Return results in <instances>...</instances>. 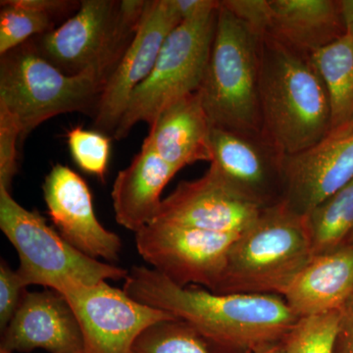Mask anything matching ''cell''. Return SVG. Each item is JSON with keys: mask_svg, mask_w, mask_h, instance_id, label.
I'll use <instances>...</instances> for the list:
<instances>
[{"mask_svg": "<svg viewBox=\"0 0 353 353\" xmlns=\"http://www.w3.org/2000/svg\"><path fill=\"white\" fill-rule=\"evenodd\" d=\"M124 281L123 290L134 301L170 313L206 343L241 353L281 343L299 319L281 296L181 287L145 266L132 267Z\"/></svg>", "mask_w": 353, "mask_h": 353, "instance_id": "obj_1", "label": "cell"}, {"mask_svg": "<svg viewBox=\"0 0 353 353\" xmlns=\"http://www.w3.org/2000/svg\"><path fill=\"white\" fill-rule=\"evenodd\" d=\"M259 37L263 138L284 157L296 154L331 131L328 92L311 55Z\"/></svg>", "mask_w": 353, "mask_h": 353, "instance_id": "obj_2", "label": "cell"}, {"mask_svg": "<svg viewBox=\"0 0 353 353\" xmlns=\"http://www.w3.org/2000/svg\"><path fill=\"white\" fill-rule=\"evenodd\" d=\"M259 37L222 1L197 90L213 128L263 137L259 97Z\"/></svg>", "mask_w": 353, "mask_h": 353, "instance_id": "obj_3", "label": "cell"}, {"mask_svg": "<svg viewBox=\"0 0 353 353\" xmlns=\"http://www.w3.org/2000/svg\"><path fill=\"white\" fill-rule=\"evenodd\" d=\"M311 257L304 217L280 202L236 236L213 292L283 296Z\"/></svg>", "mask_w": 353, "mask_h": 353, "instance_id": "obj_4", "label": "cell"}, {"mask_svg": "<svg viewBox=\"0 0 353 353\" xmlns=\"http://www.w3.org/2000/svg\"><path fill=\"white\" fill-rule=\"evenodd\" d=\"M146 2L83 0L74 15L32 43L66 75L92 76L105 85L138 31Z\"/></svg>", "mask_w": 353, "mask_h": 353, "instance_id": "obj_5", "label": "cell"}, {"mask_svg": "<svg viewBox=\"0 0 353 353\" xmlns=\"http://www.w3.org/2000/svg\"><path fill=\"white\" fill-rule=\"evenodd\" d=\"M103 88L94 77L66 75L41 57L32 41L0 59V105L18 120L21 139L61 114L94 117Z\"/></svg>", "mask_w": 353, "mask_h": 353, "instance_id": "obj_6", "label": "cell"}, {"mask_svg": "<svg viewBox=\"0 0 353 353\" xmlns=\"http://www.w3.org/2000/svg\"><path fill=\"white\" fill-rule=\"evenodd\" d=\"M0 229L18 253L16 271L26 287L43 285L60 292L70 285L125 280L129 274L77 250L37 211L20 205L3 187H0Z\"/></svg>", "mask_w": 353, "mask_h": 353, "instance_id": "obj_7", "label": "cell"}, {"mask_svg": "<svg viewBox=\"0 0 353 353\" xmlns=\"http://www.w3.org/2000/svg\"><path fill=\"white\" fill-rule=\"evenodd\" d=\"M217 12L185 21L168 34L152 71L132 92L114 139L126 138L141 122L152 126L165 108L197 92L210 54Z\"/></svg>", "mask_w": 353, "mask_h": 353, "instance_id": "obj_8", "label": "cell"}, {"mask_svg": "<svg viewBox=\"0 0 353 353\" xmlns=\"http://www.w3.org/2000/svg\"><path fill=\"white\" fill-rule=\"evenodd\" d=\"M238 236L152 222L136 233V245L141 259L174 284L202 285L213 292Z\"/></svg>", "mask_w": 353, "mask_h": 353, "instance_id": "obj_9", "label": "cell"}, {"mask_svg": "<svg viewBox=\"0 0 353 353\" xmlns=\"http://www.w3.org/2000/svg\"><path fill=\"white\" fill-rule=\"evenodd\" d=\"M59 294L78 319L85 353H132L134 343L146 329L176 320L170 313L139 303L108 282L70 285Z\"/></svg>", "mask_w": 353, "mask_h": 353, "instance_id": "obj_10", "label": "cell"}, {"mask_svg": "<svg viewBox=\"0 0 353 353\" xmlns=\"http://www.w3.org/2000/svg\"><path fill=\"white\" fill-rule=\"evenodd\" d=\"M283 203L299 216L334 194L353 179V119L333 128L314 145L285 155Z\"/></svg>", "mask_w": 353, "mask_h": 353, "instance_id": "obj_11", "label": "cell"}, {"mask_svg": "<svg viewBox=\"0 0 353 353\" xmlns=\"http://www.w3.org/2000/svg\"><path fill=\"white\" fill-rule=\"evenodd\" d=\"M181 23L172 0H148L138 31L102 90L95 131L113 137L132 92L150 75L165 39Z\"/></svg>", "mask_w": 353, "mask_h": 353, "instance_id": "obj_12", "label": "cell"}, {"mask_svg": "<svg viewBox=\"0 0 353 353\" xmlns=\"http://www.w3.org/2000/svg\"><path fill=\"white\" fill-rule=\"evenodd\" d=\"M210 167L246 201L261 208L283 199L284 155L263 137L212 128Z\"/></svg>", "mask_w": 353, "mask_h": 353, "instance_id": "obj_13", "label": "cell"}, {"mask_svg": "<svg viewBox=\"0 0 353 353\" xmlns=\"http://www.w3.org/2000/svg\"><path fill=\"white\" fill-rule=\"evenodd\" d=\"M263 209L246 201L209 168L201 178L179 183L162 201L153 222L240 234Z\"/></svg>", "mask_w": 353, "mask_h": 353, "instance_id": "obj_14", "label": "cell"}, {"mask_svg": "<svg viewBox=\"0 0 353 353\" xmlns=\"http://www.w3.org/2000/svg\"><path fill=\"white\" fill-rule=\"evenodd\" d=\"M43 192L51 220L70 245L92 259H119L122 241L97 219L82 176L68 166L54 165L44 179Z\"/></svg>", "mask_w": 353, "mask_h": 353, "instance_id": "obj_15", "label": "cell"}, {"mask_svg": "<svg viewBox=\"0 0 353 353\" xmlns=\"http://www.w3.org/2000/svg\"><path fill=\"white\" fill-rule=\"evenodd\" d=\"M85 353V341L73 309L55 290L26 292L4 330L1 353Z\"/></svg>", "mask_w": 353, "mask_h": 353, "instance_id": "obj_16", "label": "cell"}, {"mask_svg": "<svg viewBox=\"0 0 353 353\" xmlns=\"http://www.w3.org/2000/svg\"><path fill=\"white\" fill-rule=\"evenodd\" d=\"M353 296V248L311 257L283 297L297 318L341 310Z\"/></svg>", "mask_w": 353, "mask_h": 353, "instance_id": "obj_17", "label": "cell"}, {"mask_svg": "<svg viewBox=\"0 0 353 353\" xmlns=\"http://www.w3.org/2000/svg\"><path fill=\"white\" fill-rule=\"evenodd\" d=\"M212 128L196 92L165 108L143 143L180 171L196 162H211Z\"/></svg>", "mask_w": 353, "mask_h": 353, "instance_id": "obj_18", "label": "cell"}, {"mask_svg": "<svg viewBox=\"0 0 353 353\" xmlns=\"http://www.w3.org/2000/svg\"><path fill=\"white\" fill-rule=\"evenodd\" d=\"M178 172L143 143L113 183L111 197L118 224L136 234L152 223L163 201L161 194Z\"/></svg>", "mask_w": 353, "mask_h": 353, "instance_id": "obj_19", "label": "cell"}, {"mask_svg": "<svg viewBox=\"0 0 353 353\" xmlns=\"http://www.w3.org/2000/svg\"><path fill=\"white\" fill-rule=\"evenodd\" d=\"M263 34L312 57L345 34L339 0H269Z\"/></svg>", "mask_w": 353, "mask_h": 353, "instance_id": "obj_20", "label": "cell"}, {"mask_svg": "<svg viewBox=\"0 0 353 353\" xmlns=\"http://www.w3.org/2000/svg\"><path fill=\"white\" fill-rule=\"evenodd\" d=\"M312 61L328 92L332 129L353 119V32L316 51Z\"/></svg>", "mask_w": 353, "mask_h": 353, "instance_id": "obj_21", "label": "cell"}, {"mask_svg": "<svg viewBox=\"0 0 353 353\" xmlns=\"http://www.w3.org/2000/svg\"><path fill=\"white\" fill-rule=\"evenodd\" d=\"M313 256L345 246L353 231V179L304 216Z\"/></svg>", "mask_w": 353, "mask_h": 353, "instance_id": "obj_22", "label": "cell"}, {"mask_svg": "<svg viewBox=\"0 0 353 353\" xmlns=\"http://www.w3.org/2000/svg\"><path fill=\"white\" fill-rule=\"evenodd\" d=\"M0 55L54 30L57 18L36 8L31 0H2Z\"/></svg>", "mask_w": 353, "mask_h": 353, "instance_id": "obj_23", "label": "cell"}, {"mask_svg": "<svg viewBox=\"0 0 353 353\" xmlns=\"http://www.w3.org/2000/svg\"><path fill=\"white\" fill-rule=\"evenodd\" d=\"M132 353H210L208 343L180 320L162 321L145 330ZM253 353V352H245Z\"/></svg>", "mask_w": 353, "mask_h": 353, "instance_id": "obj_24", "label": "cell"}, {"mask_svg": "<svg viewBox=\"0 0 353 353\" xmlns=\"http://www.w3.org/2000/svg\"><path fill=\"white\" fill-rule=\"evenodd\" d=\"M341 310L299 318L281 343L285 353H334Z\"/></svg>", "mask_w": 353, "mask_h": 353, "instance_id": "obj_25", "label": "cell"}, {"mask_svg": "<svg viewBox=\"0 0 353 353\" xmlns=\"http://www.w3.org/2000/svg\"><path fill=\"white\" fill-rule=\"evenodd\" d=\"M72 157L82 170L104 179L110 157V139L105 134L75 127L67 132Z\"/></svg>", "mask_w": 353, "mask_h": 353, "instance_id": "obj_26", "label": "cell"}, {"mask_svg": "<svg viewBox=\"0 0 353 353\" xmlns=\"http://www.w3.org/2000/svg\"><path fill=\"white\" fill-rule=\"evenodd\" d=\"M20 139L18 120L3 105H0V187L9 192L18 171L17 145Z\"/></svg>", "mask_w": 353, "mask_h": 353, "instance_id": "obj_27", "label": "cell"}, {"mask_svg": "<svg viewBox=\"0 0 353 353\" xmlns=\"http://www.w3.org/2000/svg\"><path fill=\"white\" fill-rule=\"evenodd\" d=\"M26 285L23 284L17 271L12 270L6 261L0 264V327L1 331L7 328L9 323L19 308L25 296Z\"/></svg>", "mask_w": 353, "mask_h": 353, "instance_id": "obj_28", "label": "cell"}, {"mask_svg": "<svg viewBox=\"0 0 353 353\" xmlns=\"http://www.w3.org/2000/svg\"><path fill=\"white\" fill-rule=\"evenodd\" d=\"M222 3L256 34L266 32L269 0H223Z\"/></svg>", "mask_w": 353, "mask_h": 353, "instance_id": "obj_29", "label": "cell"}, {"mask_svg": "<svg viewBox=\"0 0 353 353\" xmlns=\"http://www.w3.org/2000/svg\"><path fill=\"white\" fill-rule=\"evenodd\" d=\"M334 353H353V296L341 310Z\"/></svg>", "mask_w": 353, "mask_h": 353, "instance_id": "obj_30", "label": "cell"}, {"mask_svg": "<svg viewBox=\"0 0 353 353\" xmlns=\"http://www.w3.org/2000/svg\"><path fill=\"white\" fill-rule=\"evenodd\" d=\"M172 2L181 22L214 12L220 6L219 0H172Z\"/></svg>", "mask_w": 353, "mask_h": 353, "instance_id": "obj_31", "label": "cell"}, {"mask_svg": "<svg viewBox=\"0 0 353 353\" xmlns=\"http://www.w3.org/2000/svg\"><path fill=\"white\" fill-rule=\"evenodd\" d=\"M345 32H353V0H339Z\"/></svg>", "mask_w": 353, "mask_h": 353, "instance_id": "obj_32", "label": "cell"}, {"mask_svg": "<svg viewBox=\"0 0 353 353\" xmlns=\"http://www.w3.org/2000/svg\"><path fill=\"white\" fill-rule=\"evenodd\" d=\"M253 353H285L284 347H283L282 343H275V345H268L261 348V350H257V352Z\"/></svg>", "mask_w": 353, "mask_h": 353, "instance_id": "obj_33", "label": "cell"}, {"mask_svg": "<svg viewBox=\"0 0 353 353\" xmlns=\"http://www.w3.org/2000/svg\"><path fill=\"white\" fill-rule=\"evenodd\" d=\"M345 245L352 246V248H353V231H352V233L350 234V236H348L347 243H345Z\"/></svg>", "mask_w": 353, "mask_h": 353, "instance_id": "obj_34", "label": "cell"}]
</instances>
